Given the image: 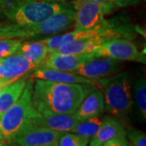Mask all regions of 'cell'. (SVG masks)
Here are the masks:
<instances>
[{
  "mask_svg": "<svg viewBox=\"0 0 146 146\" xmlns=\"http://www.w3.org/2000/svg\"><path fill=\"white\" fill-rule=\"evenodd\" d=\"M102 146H128V141L126 136L115 137L106 141Z\"/></svg>",
  "mask_w": 146,
  "mask_h": 146,
  "instance_id": "obj_24",
  "label": "cell"
},
{
  "mask_svg": "<svg viewBox=\"0 0 146 146\" xmlns=\"http://www.w3.org/2000/svg\"><path fill=\"white\" fill-rule=\"evenodd\" d=\"M27 80L21 78L5 86L0 93V118L20 98Z\"/></svg>",
  "mask_w": 146,
  "mask_h": 146,
  "instance_id": "obj_18",
  "label": "cell"
},
{
  "mask_svg": "<svg viewBox=\"0 0 146 146\" xmlns=\"http://www.w3.org/2000/svg\"><path fill=\"white\" fill-rule=\"evenodd\" d=\"M79 122L80 121L76 118L74 114H40L36 118L32 119L29 125L44 127L61 132H72Z\"/></svg>",
  "mask_w": 146,
  "mask_h": 146,
  "instance_id": "obj_12",
  "label": "cell"
},
{
  "mask_svg": "<svg viewBox=\"0 0 146 146\" xmlns=\"http://www.w3.org/2000/svg\"><path fill=\"white\" fill-rule=\"evenodd\" d=\"M102 123V119H99L98 117H94L88 119L82 120L76 125L72 132L92 138L99 130Z\"/></svg>",
  "mask_w": 146,
  "mask_h": 146,
  "instance_id": "obj_20",
  "label": "cell"
},
{
  "mask_svg": "<svg viewBox=\"0 0 146 146\" xmlns=\"http://www.w3.org/2000/svg\"><path fill=\"white\" fill-rule=\"evenodd\" d=\"M36 66L29 62L25 58L19 54H14L0 62V78L9 83L23 78L32 72Z\"/></svg>",
  "mask_w": 146,
  "mask_h": 146,
  "instance_id": "obj_11",
  "label": "cell"
},
{
  "mask_svg": "<svg viewBox=\"0 0 146 146\" xmlns=\"http://www.w3.org/2000/svg\"><path fill=\"white\" fill-rule=\"evenodd\" d=\"M0 140H3V139H2V136H1V134H0Z\"/></svg>",
  "mask_w": 146,
  "mask_h": 146,
  "instance_id": "obj_32",
  "label": "cell"
},
{
  "mask_svg": "<svg viewBox=\"0 0 146 146\" xmlns=\"http://www.w3.org/2000/svg\"><path fill=\"white\" fill-rule=\"evenodd\" d=\"M104 110L103 94L100 89H94L84 97L74 115L77 119L82 121L94 117H99Z\"/></svg>",
  "mask_w": 146,
  "mask_h": 146,
  "instance_id": "obj_14",
  "label": "cell"
},
{
  "mask_svg": "<svg viewBox=\"0 0 146 146\" xmlns=\"http://www.w3.org/2000/svg\"><path fill=\"white\" fill-rule=\"evenodd\" d=\"M94 53L89 54H59L53 52L48 54L42 63V67L54 70L73 72L83 63L94 58Z\"/></svg>",
  "mask_w": 146,
  "mask_h": 146,
  "instance_id": "obj_10",
  "label": "cell"
},
{
  "mask_svg": "<svg viewBox=\"0 0 146 146\" xmlns=\"http://www.w3.org/2000/svg\"><path fill=\"white\" fill-rule=\"evenodd\" d=\"M71 6L70 2L58 3L46 0H10L3 6V14L14 24H37Z\"/></svg>",
  "mask_w": 146,
  "mask_h": 146,
  "instance_id": "obj_4",
  "label": "cell"
},
{
  "mask_svg": "<svg viewBox=\"0 0 146 146\" xmlns=\"http://www.w3.org/2000/svg\"><path fill=\"white\" fill-rule=\"evenodd\" d=\"M90 138L76 133L63 132L58 140V146H88Z\"/></svg>",
  "mask_w": 146,
  "mask_h": 146,
  "instance_id": "obj_21",
  "label": "cell"
},
{
  "mask_svg": "<svg viewBox=\"0 0 146 146\" xmlns=\"http://www.w3.org/2000/svg\"><path fill=\"white\" fill-rule=\"evenodd\" d=\"M10 146H15V145H10Z\"/></svg>",
  "mask_w": 146,
  "mask_h": 146,
  "instance_id": "obj_33",
  "label": "cell"
},
{
  "mask_svg": "<svg viewBox=\"0 0 146 146\" xmlns=\"http://www.w3.org/2000/svg\"><path fill=\"white\" fill-rule=\"evenodd\" d=\"M91 85L37 80L33 83V102L42 115L74 114Z\"/></svg>",
  "mask_w": 146,
  "mask_h": 146,
  "instance_id": "obj_1",
  "label": "cell"
},
{
  "mask_svg": "<svg viewBox=\"0 0 146 146\" xmlns=\"http://www.w3.org/2000/svg\"><path fill=\"white\" fill-rule=\"evenodd\" d=\"M95 58H110L119 61L145 62L133 42L126 38H107L94 52Z\"/></svg>",
  "mask_w": 146,
  "mask_h": 146,
  "instance_id": "obj_7",
  "label": "cell"
},
{
  "mask_svg": "<svg viewBox=\"0 0 146 146\" xmlns=\"http://www.w3.org/2000/svg\"><path fill=\"white\" fill-rule=\"evenodd\" d=\"M10 0H0V7H3L5 6Z\"/></svg>",
  "mask_w": 146,
  "mask_h": 146,
  "instance_id": "obj_29",
  "label": "cell"
},
{
  "mask_svg": "<svg viewBox=\"0 0 146 146\" xmlns=\"http://www.w3.org/2000/svg\"><path fill=\"white\" fill-rule=\"evenodd\" d=\"M47 2H50V3H68L70 2V0H46Z\"/></svg>",
  "mask_w": 146,
  "mask_h": 146,
  "instance_id": "obj_28",
  "label": "cell"
},
{
  "mask_svg": "<svg viewBox=\"0 0 146 146\" xmlns=\"http://www.w3.org/2000/svg\"><path fill=\"white\" fill-rule=\"evenodd\" d=\"M131 94H133L134 101L136 103L139 114L141 119H146V80L145 77L141 76L136 80L133 84H131Z\"/></svg>",
  "mask_w": 146,
  "mask_h": 146,
  "instance_id": "obj_19",
  "label": "cell"
},
{
  "mask_svg": "<svg viewBox=\"0 0 146 146\" xmlns=\"http://www.w3.org/2000/svg\"><path fill=\"white\" fill-rule=\"evenodd\" d=\"M16 53L25 58L29 62L35 65L36 68L42 66L49 54L42 39L34 42H22Z\"/></svg>",
  "mask_w": 146,
  "mask_h": 146,
  "instance_id": "obj_17",
  "label": "cell"
},
{
  "mask_svg": "<svg viewBox=\"0 0 146 146\" xmlns=\"http://www.w3.org/2000/svg\"><path fill=\"white\" fill-rule=\"evenodd\" d=\"M107 38L101 36L80 38L66 42L55 52L59 54H89L94 53Z\"/></svg>",
  "mask_w": 146,
  "mask_h": 146,
  "instance_id": "obj_16",
  "label": "cell"
},
{
  "mask_svg": "<svg viewBox=\"0 0 146 146\" xmlns=\"http://www.w3.org/2000/svg\"><path fill=\"white\" fill-rule=\"evenodd\" d=\"M75 10L71 6L42 22L30 25L11 23L0 25V38H16L21 41L57 35L68 30L74 24Z\"/></svg>",
  "mask_w": 146,
  "mask_h": 146,
  "instance_id": "obj_2",
  "label": "cell"
},
{
  "mask_svg": "<svg viewBox=\"0 0 146 146\" xmlns=\"http://www.w3.org/2000/svg\"><path fill=\"white\" fill-rule=\"evenodd\" d=\"M126 136H127L131 145L134 146H146L145 133L142 131L131 128L126 131Z\"/></svg>",
  "mask_w": 146,
  "mask_h": 146,
  "instance_id": "obj_23",
  "label": "cell"
},
{
  "mask_svg": "<svg viewBox=\"0 0 146 146\" xmlns=\"http://www.w3.org/2000/svg\"><path fill=\"white\" fill-rule=\"evenodd\" d=\"M72 6L75 10L73 26L76 30L99 29L106 21L105 15L111 13L116 8L112 3H81Z\"/></svg>",
  "mask_w": 146,
  "mask_h": 146,
  "instance_id": "obj_6",
  "label": "cell"
},
{
  "mask_svg": "<svg viewBox=\"0 0 146 146\" xmlns=\"http://www.w3.org/2000/svg\"><path fill=\"white\" fill-rule=\"evenodd\" d=\"M22 41L16 38H0V60L16 54Z\"/></svg>",
  "mask_w": 146,
  "mask_h": 146,
  "instance_id": "obj_22",
  "label": "cell"
},
{
  "mask_svg": "<svg viewBox=\"0 0 146 146\" xmlns=\"http://www.w3.org/2000/svg\"><path fill=\"white\" fill-rule=\"evenodd\" d=\"M0 146H9V145H7L5 142L3 141V140H0Z\"/></svg>",
  "mask_w": 146,
  "mask_h": 146,
  "instance_id": "obj_30",
  "label": "cell"
},
{
  "mask_svg": "<svg viewBox=\"0 0 146 146\" xmlns=\"http://www.w3.org/2000/svg\"><path fill=\"white\" fill-rule=\"evenodd\" d=\"M0 62H1V60H0Z\"/></svg>",
  "mask_w": 146,
  "mask_h": 146,
  "instance_id": "obj_34",
  "label": "cell"
},
{
  "mask_svg": "<svg viewBox=\"0 0 146 146\" xmlns=\"http://www.w3.org/2000/svg\"><path fill=\"white\" fill-rule=\"evenodd\" d=\"M31 77L33 79L44 80L58 83L81 84L88 85H94L96 84L95 80L85 78L77 74H75L74 72H63L44 67L34 68L32 71Z\"/></svg>",
  "mask_w": 146,
  "mask_h": 146,
  "instance_id": "obj_13",
  "label": "cell"
},
{
  "mask_svg": "<svg viewBox=\"0 0 146 146\" xmlns=\"http://www.w3.org/2000/svg\"><path fill=\"white\" fill-rule=\"evenodd\" d=\"M123 68V64L119 60L110 58H94L83 63L73 72L85 78L98 80L116 74Z\"/></svg>",
  "mask_w": 146,
  "mask_h": 146,
  "instance_id": "obj_9",
  "label": "cell"
},
{
  "mask_svg": "<svg viewBox=\"0 0 146 146\" xmlns=\"http://www.w3.org/2000/svg\"><path fill=\"white\" fill-rule=\"evenodd\" d=\"M63 133L44 127L29 125L10 142L15 146H58V140Z\"/></svg>",
  "mask_w": 146,
  "mask_h": 146,
  "instance_id": "obj_8",
  "label": "cell"
},
{
  "mask_svg": "<svg viewBox=\"0 0 146 146\" xmlns=\"http://www.w3.org/2000/svg\"><path fill=\"white\" fill-rule=\"evenodd\" d=\"M98 3L102 4L111 3L109 0H70V3L76 4V3Z\"/></svg>",
  "mask_w": 146,
  "mask_h": 146,
  "instance_id": "obj_26",
  "label": "cell"
},
{
  "mask_svg": "<svg viewBox=\"0 0 146 146\" xmlns=\"http://www.w3.org/2000/svg\"><path fill=\"white\" fill-rule=\"evenodd\" d=\"M116 7H127L136 5L139 0H109Z\"/></svg>",
  "mask_w": 146,
  "mask_h": 146,
  "instance_id": "obj_25",
  "label": "cell"
},
{
  "mask_svg": "<svg viewBox=\"0 0 146 146\" xmlns=\"http://www.w3.org/2000/svg\"><path fill=\"white\" fill-rule=\"evenodd\" d=\"M33 80H27L20 98L0 118V134L2 139L10 142L24 127L29 124L32 119L40 113L33 102Z\"/></svg>",
  "mask_w": 146,
  "mask_h": 146,
  "instance_id": "obj_5",
  "label": "cell"
},
{
  "mask_svg": "<svg viewBox=\"0 0 146 146\" xmlns=\"http://www.w3.org/2000/svg\"><path fill=\"white\" fill-rule=\"evenodd\" d=\"M9 83L8 81H7V80H3V79L0 78V93H1V91L3 90V89L5 87V86H7V84H9Z\"/></svg>",
  "mask_w": 146,
  "mask_h": 146,
  "instance_id": "obj_27",
  "label": "cell"
},
{
  "mask_svg": "<svg viewBox=\"0 0 146 146\" xmlns=\"http://www.w3.org/2000/svg\"><path fill=\"white\" fill-rule=\"evenodd\" d=\"M128 146H134V145H131V144H130V145L128 144Z\"/></svg>",
  "mask_w": 146,
  "mask_h": 146,
  "instance_id": "obj_31",
  "label": "cell"
},
{
  "mask_svg": "<svg viewBox=\"0 0 146 146\" xmlns=\"http://www.w3.org/2000/svg\"><path fill=\"white\" fill-rule=\"evenodd\" d=\"M126 136V131L116 118L106 116L102 119L99 130L89 141V146H102L112 138Z\"/></svg>",
  "mask_w": 146,
  "mask_h": 146,
  "instance_id": "obj_15",
  "label": "cell"
},
{
  "mask_svg": "<svg viewBox=\"0 0 146 146\" xmlns=\"http://www.w3.org/2000/svg\"><path fill=\"white\" fill-rule=\"evenodd\" d=\"M96 84L104 97L105 110L118 118L127 116L132 107L131 79L127 72L98 79Z\"/></svg>",
  "mask_w": 146,
  "mask_h": 146,
  "instance_id": "obj_3",
  "label": "cell"
}]
</instances>
